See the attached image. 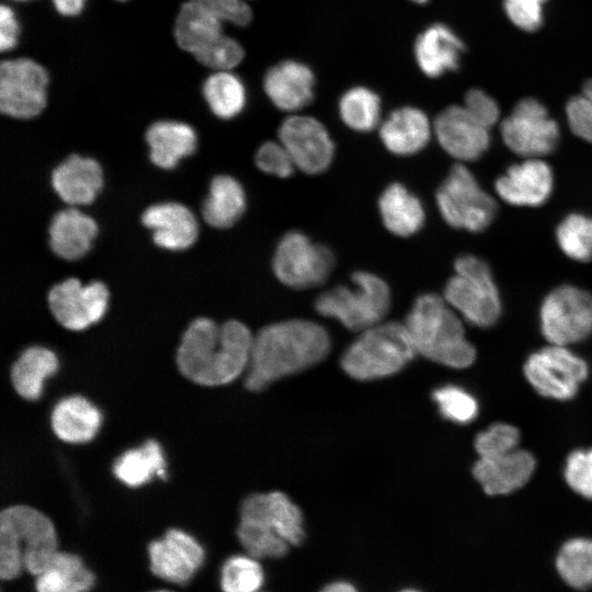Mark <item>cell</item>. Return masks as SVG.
Segmentation results:
<instances>
[{
  "instance_id": "1",
  "label": "cell",
  "mask_w": 592,
  "mask_h": 592,
  "mask_svg": "<svg viewBox=\"0 0 592 592\" xmlns=\"http://www.w3.org/2000/svg\"><path fill=\"white\" fill-rule=\"evenodd\" d=\"M253 339L250 329L238 320L218 327L209 318H196L178 348L179 371L203 386L231 383L248 368Z\"/></svg>"
},
{
  "instance_id": "2",
  "label": "cell",
  "mask_w": 592,
  "mask_h": 592,
  "mask_svg": "<svg viewBox=\"0 0 592 592\" xmlns=\"http://www.w3.org/2000/svg\"><path fill=\"white\" fill-rule=\"evenodd\" d=\"M330 345L327 330L317 322L291 319L271 323L254 335L244 385L251 391L263 390L321 362Z\"/></svg>"
},
{
  "instance_id": "3",
  "label": "cell",
  "mask_w": 592,
  "mask_h": 592,
  "mask_svg": "<svg viewBox=\"0 0 592 592\" xmlns=\"http://www.w3.org/2000/svg\"><path fill=\"white\" fill-rule=\"evenodd\" d=\"M405 326L418 354L452 368H466L476 350L466 338L462 317L444 297L425 293L417 297Z\"/></svg>"
},
{
  "instance_id": "4",
  "label": "cell",
  "mask_w": 592,
  "mask_h": 592,
  "mask_svg": "<svg viewBox=\"0 0 592 592\" xmlns=\"http://www.w3.org/2000/svg\"><path fill=\"white\" fill-rule=\"evenodd\" d=\"M53 522L41 511L27 505H13L0 514V577L16 578L23 570L39 574L57 549Z\"/></svg>"
},
{
  "instance_id": "5",
  "label": "cell",
  "mask_w": 592,
  "mask_h": 592,
  "mask_svg": "<svg viewBox=\"0 0 592 592\" xmlns=\"http://www.w3.org/2000/svg\"><path fill=\"white\" fill-rule=\"evenodd\" d=\"M403 322L388 321L361 332L341 358L343 371L357 380L397 374L417 355Z\"/></svg>"
},
{
  "instance_id": "6",
  "label": "cell",
  "mask_w": 592,
  "mask_h": 592,
  "mask_svg": "<svg viewBox=\"0 0 592 592\" xmlns=\"http://www.w3.org/2000/svg\"><path fill=\"white\" fill-rule=\"evenodd\" d=\"M352 286L338 285L321 293L315 309L351 331H364L383 322L390 309L391 292L384 278L367 271L351 276Z\"/></svg>"
},
{
  "instance_id": "7",
  "label": "cell",
  "mask_w": 592,
  "mask_h": 592,
  "mask_svg": "<svg viewBox=\"0 0 592 592\" xmlns=\"http://www.w3.org/2000/svg\"><path fill=\"white\" fill-rule=\"evenodd\" d=\"M443 297L463 320L480 328L491 327L501 315V298L489 265L465 254L454 263Z\"/></svg>"
},
{
  "instance_id": "8",
  "label": "cell",
  "mask_w": 592,
  "mask_h": 592,
  "mask_svg": "<svg viewBox=\"0 0 592 592\" xmlns=\"http://www.w3.org/2000/svg\"><path fill=\"white\" fill-rule=\"evenodd\" d=\"M437 209L447 225L456 229L480 232L497 214L496 200L479 185L463 163L453 166L435 193Z\"/></svg>"
},
{
  "instance_id": "9",
  "label": "cell",
  "mask_w": 592,
  "mask_h": 592,
  "mask_svg": "<svg viewBox=\"0 0 592 592\" xmlns=\"http://www.w3.org/2000/svg\"><path fill=\"white\" fill-rule=\"evenodd\" d=\"M334 266L332 251L298 230L282 236L272 259L275 277L284 285L305 289L323 284Z\"/></svg>"
},
{
  "instance_id": "10",
  "label": "cell",
  "mask_w": 592,
  "mask_h": 592,
  "mask_svg": "<svg viewBox=\"0 0 592 592\" xmlns=\"http://www.w3.org/2000/svg\"><path fill=\"white\" fill-rule=\"evenodd\" d=\"M540 330L550 344L569 346L592 333V295L573 285L554 288L539 309Z\"/></svg>"
},
{
  "instance_id": "11",
  "label": "cell",
  "mask_w": 592,
  "mask_h": 592,
  "mask_svg": "<svg viewBox=\"0 0 592 592\" xmlns=\"http://www.w3.org/2000/svg\"><path fill=\"white\" fill-rule=\"evenodd\" d=\"M530 385L542 396L569 400L589 374L588 364L568 346L550 344L532 353L524 365Z\"/></svg>"
},
{
  "instance_id": "12",
  "label": "cell",
  "mask_w": 592,
  "mask_h": 592,
  "mask_svg": "<svg viewBox=\"0 0 592 592\" xmlns=\"http://www.w3.org/2000/svg\"><path fill=\"white\" fill-rule=\"evenodd\" d=\"M500 130L505 146L523 159L551 153L560 139L557 122L545 105L533 98L521 100L501 122Z\"/></svg>"
},
{
  "instance_id": "13",
  "label": "cell",
  "mask_w": 592,
  "mask_h": 592,
  "mask_svg": "<svg viewBox=\"0 0 592 592\" xmlns=\"http://www.w3.org/2000/svg\"><path fill=\"white\" fill-rule=\"evenodd\" d=\"M48 73L30 58L2 61L0 66V110L4 115L27 119L46 105Z\"/></svg>"
},
{
  "instance_id": "14",
  "label": "cell",
  "mask_w": 592,
  "mask_h": 592,
  "mask_svg": "<svg viewBox=\"0 0 592 592\" xmlns=\"http://www.w3.org/2000/svg\"><path fill=\"white\" fill-rule=\"evenodd\" d=\"M277 136L296 169L301 172L320 174L331 166L334 143L326 126L317 118L292 114L281 123Z\"/></svg>"
},
{
  "instance_id": "15",
  "label": "cell",
  "mask_w": 592,
  "mask_h": 592,
  "mask_svg": "<svg viewBox=\"0 0 592 592\" xmlns=\"http://www.w3.org/2000/svg\"><path fill=\"white\" fill-rule=\"evenodd\" d=\"M107 303V287L100 281L83 285L78 278H67L48 293V306L55 319L75 331L98 322L104 316Z\"/></svg>"
},
{
  "instance_id": "16",
  "label": "cell",
  "mask_w": 592,
  "mask_h": 592,
  "mask_svg": "<svg viewBox=\"0 0 592 592\" xmlns=\"http://www.w3.org/2000/svg\"><path fill=\"white\" fill-rule=\"evenodd\" d=\"M151 572L159 579L179 585L190 582L205 560L202 545L189 533L170 528L162 538L148 546Z\"/></svg>"
},
{
  "instance_id": "17",
  "label": "cell",
  "mask_w": 592,
  "mask_h": 592,
  "mask_svg": "<svg viewBox=\"0 0 592 592\" xmlns=\"http://www.w3.org/2000/svg\"><path fill=\"white\" fill-rule=\"evenodd\" d=\"M489 132L464 104L446 107L433 123L442 149L460 163L477 160L488 150Z\"/></svg>"
},
{
  "instance_id": "18",
  "label": "cell",
  "mask_w": 592,
  "mask_h": 592,
  "mask_svg": "<svg viewBox=\"0 0 592 592\" xmlns=\"http://www.w3.org/2000/svg\"><path fill=\"white\" fill-rule=\"evenodd\" d=\"M494 189L498 196L510 205L539 206L553 193V170L542 158H525L510 166L497 179Z\"/></svg>"
},
{
  "instance_id": "19",
  "label": "cell",
  "mask_w": 592,
  "mask_h": 592,
  "mask_svg": "<svg viewBox=\"0 0 592 592\" xmlns=\"http://www.w3.org/2000/svg\"><path fill=\"white\" fill-rule=\"evenodd\" d=\"M240 520L260 524L289 545H299L305 537L300 509L281 491L247 497L241 505Z\"/></svg>"
},
{
  "instance_id": "20",
  "label": "cell",
  "mask_w": 592,
  "mask_h": 592,
  "mask_svg": "<svg viewBox=\"0 0 592 592\" xmlns=\"http://www.w3.org/2000/svg\"><path fill=\"white\" fill-rule=\"evenodd\" d=\"M535 464L530 452L516 448L499 456L479 457L473 474L487 494H508L526 485Z\"/></svg>"
},
{
  "instance_id": "21",
  "label": "cell",
  "mask_w": 592,
  "mask_h": 592,
  "mask_svg": "<svg viewBox=\"0 0 592 592\" xmlns=\"http://www.w3.org/2000/svg\"><path fill=\"white\" fill-rule=\"evenodd\" d=\"M141 221L152 231L153 242L167 250H184L191 247L198 236L195 216L181 203L151 205L143 213Z\"/></svg>"
},
{
  "instance_id": "22",
  "label": "cell",
  "mask_w": 592,
  "mask_h": 592,
  "mask_svg": "<svg viewBox=\"0 0 592 592\" xmlns=\"http://www.w3.org/2000/svg\"><path fill=\"white\" fill-rule=\"evenodd\" d=\"M315 77L309 67L295 60H285L272 67L264 77L263 87L270 101L285 112L295 113L314 99Z\"/></svg>"
},
{
  "instance_id": "23",
  "label": "cell",
  "mask_w": 592,
  "mask_h": 592,
  "mask_svg": "<svg viewBox=\"0 0 592 592\" xmlns=\"http://www.w3.org/2000/svg\"><path fill=\"white\" fill-rule=\"evenodd\" d=\"M433 134V125L426 114L414 106L392 111L379 125V138L392 155L408 157L426 147Z\"/></svg>"
},
{
  "instance_id": "24",
  "label": "cell",
  "mask_w": 592,
  "mask_h": 592,
  "mask_svg": "<svg viewBox=\"0 0 592 592\" xmlns=\"http://www.w3.org/2000/svg\"><path fill=\"white\" fill-rule=\"evenodd\" d=\"M52 185L69 205L91 204L103 185L102 168L92 158L72 155L54 169Z\"/></svg>"
},
{
  "instance_id": "25",
  "label": "cell",
  "mask_w": 592,
  "mask_h": 592,
  "mask_svg": "<svg viewBox=\"0 0 592 592\" xmlns=\"http://www.w3.org/2000/svg\"><path fill=\"white\" fill-rule=\"evenodd\" d=\"M464 45L446 25L433 24L424 30L414 44V56L421 71L436 78L458 67Z\"/></svg>"
},
{
  "instance_id": "26",
  "label": "cell",
  "mask_w": 592,
  "mask_h": 592,
  "mask_svg": "<svg viewBox=\"0 0 592 592\" xmlns=\"http://www.w3.org/2000/svg\"><path fill=\"white\" fill-rule=\"evenodd\" d=\"M49 246L65 260H77L91 248L96 236L94 219L77 208H67L54 215L49 225Z\"/></svg>"
},
{
  "instance_id": "27",
  "label": "cell",
  "mask_w": 592,
  "mask_h": 592,
  "mask_svg": "<svg viewBox=\"0 0 592 592\" xmlns=\"http://www.w3.org/2000/svg\"><path fill=\"white\" fill-rule=\"evenodd\" d=\"M378 212L385 228L397 237L417 234L425 221V210L420 198L398 182L389 184L382 192Z\"/></svg>"
},
{
  "instance_id": "28",
  "label": "cell",
  "mask_w": 592,
  "mask_h": 592,
  "mask_svg": "<svg viewBox=\"0 0 592 592\" xmlns=\"http://www.w3.org/2000/svg\"><path fill=\"white\" fill-rule=\"evenodd\" d=\"M146 140L150 149V160L162 169H172L178 162L192 155L197 145L192 126L178 121H158L149 126Z\"/></svg>"
},
{
  "instance_id": "29",
  "label": "cell",
  "mask_w": 592,
  "mask_h": 592,
  "mask_svg": "<svg viewBox=\"0 0 592 592\" xmlns=\"http://www.w3.org/2000/svg\"><path fill=\"white\" fill-rule=\"evenodd\" d=\"M102 421L101 412L88 399L72 396L59 401L52 412L54 433L68 443L91 441Z\"/></svg>"
},
{
  "instance_id": "30",
  "label": "cell",
  "mask_w": 592,
  "mask_h": 592,
  "mask_svg": "<svg viewBox=\"0 0 592 592\" xmlns=\"http://www.w3.org/2000/svg\"><path fill=\"white\" fill-rule=\"evenodd\" d=\"M246 192L231 175H216L202 205L204 220L214 228L231 227L246 210Z\"/></svg>"
},
{
  "instance_id": "31",
  "label": "cell",
  "mask_w": 592,
  "mask_h": 592,
  "mask_svg": "<svg viewBox=\"0 0 592 592\" xmlns=\"http://www.w3.org/2000/svg\"><path fill=\"white\" fill-rule=\"evenodd\" d=\"M94 573L76 554L57 551L48 566L36 576V592H89Z\"/></svg>"
},
{
  "instance_id": "32",
  "label": "cell",
  "mask_w": 592,
  "mask_h": 592,
  "mask_svg": "<svg viewBox=\"0 0 592 592\" xmlns=\"http://www.w3.org/2000/svg\"><path fill=\"white\" fill-rule=\"evenodd\" d=\"M223 33V23L194 0L184 2L177 15L174 37L180 48L195 54Z\"/></svg>"
},
{
  "instance_id": "33",
  "label": "cell",
  "mask_w": 592,
  "mask_h": 592,
  "mask_svg": "<svg viewBox=\"0 0 592 592\" xmlns=\"http://www.w3.org/2000/svg\"><path fill=\"white\" fill-rule=\"evenodd\" d=\"M58 369L56 354L43 346H31L23 351L11 368V380L15 391L27 400L41 397L44 380Z\"/></svg>"
},
{
  "instance_id": "34",
  "label": "cell",
  "mask_w": 592,
  "mask_h": 592,
  "mask_svg": "<svg viewBox=\"0 0 592 592\" xmlns=\"http://www.w3.org/2000/svg\"><path fill=\"white\" fill-rule=\"evenodd\" d=\"M117 479L129 487H139L152 476L166 477V460L159 443L148 440L144 445L125 452L114 464Z\"/></svg>"
},
{
  "instance_id": "35",
  "label": "cell",
  "mask_w": 592,
  "mask_h": 592,
  "mask_svg": "<svg viewBox=\"0 0 592 592\" xmlns=\"http://www.w3.org/2000/svg\"><path fill=\"white\" fill-rule=\"evenodd\" d=\"M560 579L570 588H592V538L573 537L565 542L555 558Z\"/></svg>"
},
{
  "instance_id": "36",
  "label": "cell",
  "mask_w": 592,
  "mask_h": 592,
  "mask_svg": "<svg viewBox=\"0 0 592 592\" xmlns=\"http://www.w3.org/2000/svg\"><path fill=\"white\" fill-rule=\"evenodd\" d=\"M203 94L212 112L223 119L240 114L247 102L243 82L229 70L210 75L204 82Z\"/></svg>"
},
{
  "instance_id": "37",
  "label": "cell",
  "mask_w": 592,
  "mask_h": 592,
  "mask_svg": "<svg viewBox=\"0 0 592 592\" xmlns=\"http://www.w3.org/2000/svg\"><path fill=\"white\" fill-rule=\"evenodd\" d=\"M380 99L368 88L349 89L339 101L342 122L352 130L367 133L380 125Z\"/></svg>"
},
{
  "instance_id": "38",
  "label": "cell",
  "mask_w": 592,
  "mask_h": 592,
  "mask_svg": "<svg viewBox=\"0 0 592 592\" xmlns=\"http://www.w3.org/2000/svg\"><path fill=\"white\" fill-rule=\"evenodd\" d=\"M559 249L571 260L588 262L592 259V217L572 213L556 228Z\"/></svg>"
},
{
  "instance_id": "39",
  "label": "cell",
  "mask_w": 592,
  "mask_h": 592,
  "mask_svg": "<svg viewBox=\"0 0 592 592\" xmlns=\"http://www.w3.org/2000/svg\"><path fill=\"white\" fill-rule=\"evenodd\" d=\"M258 558L234 555L220 568L219 583L223 592H259L264 583V571Z\"/></svg>"
},
{
  "instance_id": "40",
  "label": "cell",
  "mask_w": 592,
  "mask_h": 592,
  "mask_svg": "<svg viewBox=\"0 0 592 592\" xmlns=\"http://www.w3.org/2000/svg\"><path fill=\"white\" fill-rule=\"evenodd\" d=\"M432 398L443 418L458 424L471 422L479 411L476 398L457 385L448 384L436 388Z\"/></svg>"
},
{
  "instance_id": "41",
  "label": "cell",
  "mask_w": 592,
  "mask_h": 592,
  "mask_svg": "<svg viewBox=\"0 0 592 592\" xmlns=\"http://www.w3.org/2000/svg\"><path fill=\"white\" fill-rule=\"evenodd\" d=\"M243 56L241 45L225 34L194 54L198 62L216 71L235 68L241 62Z\"/></svg>"
},
{
  "instance_id": "42",
  "label": "cell",
  "mask_w": 592,
  "mask_h": 592,
  "mask_svg": "<svg viewBox=\"0 0 592 592\" xmlns=\"http://www.w3.org/2000/svg\"><path fill=\"white\" fill-rule=\"evenodd\" d=\"M519 430L508 423H494L481 431L475 440V449L479 457H493L517 448Z\"/></svg>"
},
{
  "instance_id": "43",
  "label": "cell",
  "mask_w": 592,
  "mask_h": 592,
  "mask_svg": "<svg viewBox=\"0 0 592 592\" xmlns=\"http://www.w3.org/2000/svg\"><path fill=\"white\" fill-rule=\"evenodd\" d=\"M566 116L572 133L592 144V79L584 83L580 94L568 101Z\"/></svg>"
},
{
  "instance_id": "44",
  "label": "cell",
  "mask_w": 592,
  "mask_h": 592,
  "mask_svg": "<svg viewBox=\"0 0 592 592\" xmlns=\"http://www.w3.org/2000/svg\"><path fill=\"white\" fill-rule=\"evenodd\" d=\"M563 475L576 493L592 500V448L572 452L567 457Z\"/></svg>"
},
{
  "instance_id": "45",
  "label": "cell",
  "mask_w": 592,
  "mask_h": 592,
  "mask_svg": "<svg viewBox=\"0 0 592 592\" xmlns=\"http://www.w3.org/2000/svg\"><path fill=\"white\" fill-rule=\"evenodd\" d=\"M254 160L262 172L281 179L289 178L296 169L288 151L280 140L263 143L257 150Z\"/></svg>"
},
{
  "instance_id": "46",
  "label": "cell",
  "mask_w": 592,
  "mask_h": 592,
  "mask_svg": "<svg viewBox=\"0 0 592 592\" xmlns=\"http://www.w3.org/2000/svg\"><path fill=\"white\" fill-rule=\"evenodd\" d=\"M547 0H504V10L511 22L527 32L543 23V7Z\"/></svg>"
},
{
  "instance_id": "47",
  "label": "cell",
  "mask_w": 592,
  "mask_h": 592,
  "mask_svg": "<svg viewBox=\"0 0 592 592\" xmlns=\"http://www.w3.org/2000/svg\"><path fill=\"white\" fill-rule=\"evenodd\" d=\"M208 10L221 23L244 26L252 19V11L243 0H194Z\"/></svg>"
},
{
  "instance_id": "48",
  "label": "cell",
  "mask_w": 592,
  "mask_h": 592,
  "mask_svg": "<svg viewBox=\"0 0 592 592\" xmlns=\"http://www.w3.org/2000/svg\"><path fill=\"white\" fill-rule=\"evenodd\" d=\"M464 106L489 129L498 122L500 110L492 96L479 89L467 92Z\"/></svg>"
},
{
  "instance_id": "49",
  "label": "cell",
  "mask_w": 592,
  "mask_h": 592,
  "mask_svg": "<svg viewBox=\"0 0 592 592\" xmlns=\"http://www.w3.org/2000/svg\"><path fill=\"white\" fill-rule=\"evenodd\" d=\"M20 25L14 11L7 4L0 8V49L8 52L13 49L19 39Z\"/></svg>"
},
{
  "instance_id": "50",
  "label": "cell",
  "mask_w": 592,
  "mask_h": 592,
  "mask_svg": "<svg viewBox=\"0 0 592 592\" xmlns=\"http://www.w3.org/2000/svg\"><path fill=\"white\" fill-rule=\"evenodd\" d=\"M86 0H53L56 11L64 16H76L84 8Z\"/></svg>"
},
{
  "instance_id": "51",
  "label": "cell",
  "mask_w": 592,
  "mask_h": 592,
  "mask_svg": "<svg viewBox=\"0 0 592 592\" xmlns=\"http://www.w3.org/2000/svg\"><path fill=\"white\" fill-rule=\"evenodd\" d=\"M320 592H358V591L350 582L334 581L327 584Z\"/></svg>"
},
{
  "instance_id": "52",
  "label": "cell",
  "mask_w": 592,
  "mask_h": 592,
  "mask_svg": "<svg viewBox=\"0 0 592 592\" xmlns=\"http://www.w3.org/2000/svg\"><path fill=\"white\" fill-rule=\"evenodd\" d=\"M400 592H420L415 589H405V590H401Z\"/></svg>"
},
{
  "instance_id": "53",
  "label": "cell",
  "mask_w": 592,
  "mask_h": 592,
  "mask_svg": "<svg viewBox=\"0 0 592 592\" xmlns=\"http://www.w3.org/2000/svg\"><path fill=\"white\" fill-rule=\"evenodd\" d=\"M411 1H413V2H415V3H425V2H428L429 0H411Z\"/></svg>"
},
{
  "instance_id": "54",
  "label": "cell",
  "mask_w": 592,
  "mask_h": 592,
  "mask_svg": "<svg viewBox=\"0 0 592 592\" xmlns=\"http://www.w3.org/2000/svg\"><path fill=\"white\" fill-rule=\"evenodd\" d=\"M152 592H173V591H169V590H157V591H152Z\"/></svg>"
},
{
  "instance_id": "55",
  "label": "cell",
  "mask_w": 592,
  "mask_h": 592,
  "mask_svg": "<svg viewBox=\"0 0 592 592\" xmlns=\"http://www.w3.org/2000/svg\"><path fill=\"white\" fill-rule=\"evenodd\" d=\"M15 1H27V0H15Z\"/></svg>"
},
{
  "instance_id": "56",
  "label": "cell",
  "mask_w": 592,
  "mask_h": 592,
  "mask_svg": "<svg viewBox=\"0 0 592 592\" xmlns=\"http://www.w3.org/2000/svg\"><path fill=\"white\" fill-rule=\"evenodd\" d=\"M118 1H125V0H118Z\"/></svg>"
}]
</instances>
